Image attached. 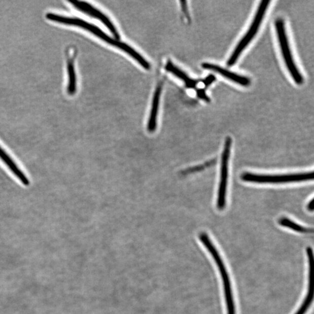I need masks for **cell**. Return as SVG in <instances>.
Listing matches in <instances>:
<instances>
[{"label": "cell", "mask_w": 314, "mask_h": 314, "mask_svg": "<svg viewBox=\"0 0 314 314\" xmlns=\"http://www.w3.org/2000/svg\"><path fill=\"white\" fill-rule=\"evenodd\" d=\"M202 67H203L204 69L212 71L215 72V73L219 74L222 75V77L227 78L229 80L236 83L237 84L242 86L247 87L251 83V81H250L249 78L241 76V75L232 73L231 71L226 70L220 66L213 64V63H203L202 64Z\"/></svg>", "instance_id": "9"}, {"label": "cell", "mask_w": 314, "mask_h": 314, "mask_svg": "<svg viewBox=\"0 0 314 314\" xmlns=\"http://www.w3.org/2000/svg\"><path fill=\"white\" fill-rule=\"evenodd\" d=\"M46 18L51 21L65 24V25H67L80 27L81 28L89 31L91 33L102 39V41L110 44V45L117 47L118 49L124 51L125 52L128 54L130 56L138 62L139 64L144 67L145 69H149L150 68V65L148 61H146V59L143 58L136 50H134L132 47L126 45V44L118 41V40L111 38L109 35L105 33L104 31L99 29L96 26L92 25V24H90L79 18L67 17L53 13L47 14Z\"/></svg>", "instance_id": "1"}, {"label": "cell", "mask_w": 314, "mask_h": 314, "mask_svg": "<svg viewBox=\"0 0 314 314\" xmlns=\"http://www.w3.org/2000/svg\"><path fill=\"white\" fill-rule=\"evenodd\" d=\"M67 69L69 79L67 91L69 95H74L77 91V77L73 59H70L67 63Z\"/></svg>", "instance_id": "13"}, {"label": "cell", "mask_w": 314, "mask_h": 314, "mask_svg": "<svg viewBox=\"0 0 314 314\" xmlns=\"http://www.w3.org/2000/svg\"><path fill=\"white\" fill-rule=\"evenodd\" d=\"M0 160L4 162L10 172H14L18 168V166L16 164L13 159L9 156L1 146H0Z\"/></svg>", "instance_id": "14"}, {"label": "cell", "mask_w": 314, "mask_h": 314, "mask_svg": "<svg viewBox=\"0 0 314 314\" xmlns=\"http://www.w3.org/2000/svg\"><path fill=\"white\" fill-rule=\"evenodd\" d=\"M197 96L206 102L210 101L209 97L205 94V91L202 89L197 90Z\"/></svg>", "instance_id": "17"}, {"label": "cell", "mask_w": 314, "mask_h": 314, "mask_svg": "<svg viewBox=\"0 0 314 314\" xmlns=\"http://www.w3.org/2000/svg\"><path fill=\"white\" fill-rule=\"evenodd\" d=\"M275 28L277 34L278 41L284 61L290 74L291 75L293 80L297 85H301L303 83L304 79L302 76L299 69L296 65L293 55L290 49L289 43L287 34L286 33L285 22L283 19H277L275 21Z\"/></svg>", "instance_id": "5"}, {"label": "cell", "mask_w": 314, "mask_h": 314, "mask_svg": "<svg viewBox=\"0 0 314 314\" xmlns=\"http://www.w3.org/2000/svg\"><path fill=\"white\" fill-rule=\"evenodd\" d=\"M181 4L183 13H184L186 17L187 18V19H188V21H190V18L188 10V6H187V2L186 1H181Z\"/></svg>", "instance_id": "16"}, {"label": "cell", "mask_w": 314, "mask_h": 314, "mask_svg": "<svg viewBox=\"0 0 314 314\" xmlns=\"http://www.w3.org/2000/svg\"><path fill=\"white\" fill-rule=\"evenodd\" d=\"M216 81V78L213 75H210V76L206 77L203 81L204 84L205 86H208L210 85Z\"/></svg>", "instance_id": "18"}, {"label": "cell", "mask_w": 314, "mask_h": 314, "mask_svg": "<svg viewBox=\"0 0 314 314\" xmlns=\"http://www.w3.org/2000/svg\"><path fill=\"white\" fill-rule=\"evenodd\" d=\"M313 171L284 175H265L245 172L241 176L242 181L259 184H288V183L311 181L313 180Z\"/></svg>", "instance_id": "3"}, {"label": "cell", "mask_w": 314, "mask_h": 314, "mask_svg": "<svg viewBox=\"0 0 314 314\" xmlns=\"http://www.w3.org/2000/svg\"><path fill=\"white\" fill-rule=\"evenodd\" d=\"M232 140L230 137L226 138L223 152L222 155L221 165V177L219 189H218L217 207L223 210L226 204V193H227L229 160L231 152Z\"/></svg>", "instance_id": "6"}, {"label": "cell", "mask_w": 314, "mask_h": 314, "mask_svg": "<svg viewBox=\"0 0 314 314\" xmlns=\"http://www.w3.org/2000/svg\"><path fill=\"white\" fill-rule=\"evenodd\" d=\"M165 69L169 73L172 74L184 82L186 86L188 87V88L196 89L197 82L190 78L184 71L179 69L178 67L174 65L171 61H169L167 62Z\"/></svg>", "instance_id": "11"}, {"label": "cell", "mask_w": 314, "mask_h": 314, "mask_svg": "<svg viewBox=\"0 0 314 314\" xmlns=\"http://www.w3.org/2000/svg\"><path fill=\"white\" fill-rule=\"evenodd\" d=\"M308 260V286L305 298L303 301L300 308L295 314H305L311 306L313 296V255L311 248L307 249Z\"/></svg>", "instance_id": "8"}, {"label": "cell", "mask_w": 314, "mask_h": 314, "mask_svg": "<svg viewBox=\"0 0 314 314\" xmlns=\"http://www.w3.org/2000/svg\"><path fill=\"white\" fill-rule=\"evenodd\" d=\"M216 162V159H213V160H210L209 161L204 163L203 164H201L193 167H190V168L183 170L181 172V174L182 176H188V175L190 174L200 172L201 171V170H204L206 168H208V167H210L211 166L214 165L215 163Z\"/></svg>", "instance_id": "15"}, {"label": "cell", "mask_w": 314, "mask_h": 314, "mask_svg": "<svg viewBox=\"0 0 314 314\" xmlns=\"http://www.w3.org/2000/svg\"><path fill=\"white\" fill-rule=\"evenodd\" d=\"M270 3H271V1H269V0H264V1L261 2L259 7L258 8L255 17H254L249 30L245 35V37L241 39L240 42L238 43L236 49H234L231 56L228 59L227 62L228 66H232L235 64L241 53H243L244 50L256 35Z\"/></svg>", "instance_id": "4"}, {"label": "cell", "mask_w": 314, "mask_h": 314, "mask_svg": "<svg viewBox=\"0 0 314 314\" xmlns=\"http://www.w3.org/2000/svg\"><path fill=\"white\" fill-rule=\"evenodd\" d=\"M279 224L283 227L287 228L293 230V231L300 233H310L313 232L312 229L304 227L291 220L287 217H282L279 220Z\"/></svg>", "instance_id": "12"}, {"label": "cell", "mask_w": 314, "mask_h": 314, "mask_svg": "<svg viewBox=\"0 0 314 314\" xmlns=\"http://www.w3.org/2000/svg\"><path fill=\"white\" fill-rule=\"evenodd\" d=\"M313 198H312L311 201H309L307 204V209L309 212H313Z\"/></svg>", "instance_id": "19"}, {"label": "cell", "mask_w": 314, "mask_h": 314, "mask_svg": "<svg viewBox=\"0 0 314 314\" xmlns=\"http://www.w3.org/2000/svg\"><path fill=\"white\" fill-rule=\"evenodd\" d=\"M199 239L213 258L222 278L226 312H227V314H236L231 281L230 280L228 269L225 266L224 260L216 246L210 239L208 234L205 232H201L199 234Z\"/></svg>", "instance_id": "2"}, {"label": "cell", "mask_w": 314, "mask_h": 314, "mask_svg": "<svg viewBox=\"0 0 314 314\" xmlns=\"http://www.w3.org/2000/svg\"><path fill=\"white\" fill-rule=\"evenodd\" d=\"M162 90V83H159L154 94L152 110H151L148 124V130L150 133H154L157 129L159 105H160Z\"/></svg>", "instance_id": "10"}, {"label": "cell", "mask_w": 314, "mask_h": 314, "mask_svg": "<svg viewBox=\"0 0 314 314\" xmlns=\"http://www.w3.org/2000/svg\"><path fill=\"white\" fill-rule=\"evenodd\" d=\"M69 2L78 10L87 15H89L91 16V17L100 20L111 31V33H112L115 39L118 40L119 39L120 36H119L117 30L115 28L112 22L110 21V19L107 17L106 15L101 13L100 11L95 9L94 7L89 5V3L85 2L69 1Z\"/></svg>", "instance_id": "7"}]
</instances>
